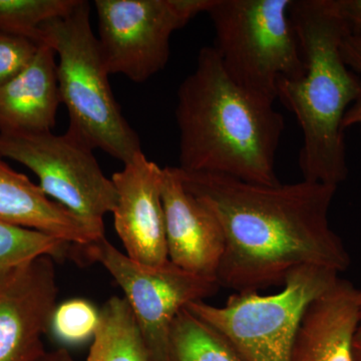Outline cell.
<instances>
[{"mask_svg":"<svg viewBox=\"0 0 361 361\" xmlns=\"http://www.w3.org/2000/svg\"><path fill=\"white\" fill-rule=\"evenodd\" d=\"M176 168L187 191L211 211L222 229L221 287L235 293L259 292L283 285L301 266L338 273L350 266L348 249L329 223L338 187L306 180L266 186Z\"/></svg>","mask_w":361,"mask_h":361,"instance_id":"obj_1","label":"cell"},{"mask_svg":"<svg viewBox=\"0 0 361 361\" xmlns=\"http://www.w3.org/2000/svg\"><path fill=\"white\" fill-rule=\"evenodd\" d=\"M177 99L180 170L280 184L276 156L283 116L274 104L236 84L215 47L199 51L196 68L180 84Z\"/></svg>","mask_w":361,"mask_h":361,"instance_id":"obj_2","label":"cell"},{"mask_svg":"<svg viewBox=\"0 0 361 361\" xmlns=\"http://www.w3.org/2000/svg\"><path fill=\"white\" fill-rule=\"evenodd\" d=\"M290 16L305 63L298 80H281L278 96L302 130L303 180L338 187L348 179L344 116L361 96V78L344 63L348 26L332 0H293Z\"/></svg>","mask_w":361,"mask_h":361,"instance_id":"obj_3","label":"cell"},{"mask_svg":"<svg viewBox=\"0 0 361 361\" xmlns=\"http://www.w3.org/2000/svg\"><path fill=\"white\" fill-rule=\"evenodd\" d=\"M40 32L42 42L59 56L56 75L70 118L68 132L123 164L132 160L142 152L141 142L114 97L90 25V2L80 0L68 16L44 23Z\"/></svg>","mask_w":361,"mask_h":361,"instance_id":"obj_4","label":"cell"},{"mask_svg":"<svg viewBox=\"0 0 361 361\" xmlns=\"http://www.w3.org/2000/svg\"><path fill=\"white\" fill-rule=\"evenodd\" d=\"M293 0H214L207 11L215 47L230 78L265 101L281 80H298L305 63L292 23Z\"/></svg>","mask_w":361,"mask_h":361,"instance_id":"obj_5","label":"cell"},{"mask_svg":"<svg viewBox=\"0 0 361 361\" xmlns=\"http://www.w3.org/2000/svg\"><path fill=\"white\" fill-rule=\"evenodd\" d=\"M338 278L334 270L301 266L287 275L276 294L234 293L224 306L197 301L186 308L219 332L244 361H290L306 308Z\"/></svg>","mask_w":361,"mask_h":361,"instance_id":"obj_6","label":"cell"},{"mask_svg":"<svg viewBox=\"0 0 361 361\" xmlns=\"http://www.w3.org/2000/svg\"><path fill=\"white\" fill-rule=\"evenodd\" d=\"M92 149L68 130L65 135L0 134L1 158L30 169L49 198L104 237V217L115 210L116 190Z\"/></svg>","mask_w":361,"mask_h":361,"instance_id":"obj_7","label":"cell"},{"mask_svg":"<svg viewBox=\"0 0 361 361\" xmlns=\"http://www.w3.org/2000/svg\"><path fill=\"white\" fill-rule=\"evenodd\" d=\"M87 256L108 270L125 293L141 332L149 361H172L171 329L188 304L220 290L216 278L194 274L168 261L160 266L135 262L104 238L85 246Z\"/></svg>","mask_w":361,"mask_h":361,"instance_id":"obj_8","label":"cell"},{"mask_svg":"<svg viewBox=\"0 0 361 361\" xmlns=\"http://www.w3.org/2000/svg\"><path fill=\"white\" fill-rule=\"evenodd\" d=\"M214 0H96L99 40L110 75L141 84L166 68L171 37Z\"/></svg>","mask_w":361,"mask_h":361,"instance_id":"obj_9","label":"cell"},{"mask_svg":"<svg viewBox=\"0 0 361 361\" xmlns=\"http://www.w3.org/2000/svg\"><path fill=\"white\" fill-rule=\"evenodd\" d=\"M59 289L54 257L0 272V361H39L47 353Z\"/></svg>","mask_w":361,"mask_h":361,"instance_id":"obj_10","label":"cell"},{"mask_svg":"<svg viewBox=\"0 0 361 361\" xmlns=\"http://www.w3.org/2000/svg\"><path fill=\"white\" fill-rule=\"evenodd\" d=\"M161 175L163 168L142 151L111 177L116 190V232L126 255L140 264L160 266L169 261Z\"/></svg>","mask_w":361,"mask_h":361,"instance_id":"obj_11","label":"cell"},{"mask_svg":"<svg viewBox=\"0 0 361 361\" xmlns=\"http://www.w3.org/2000/svg\"><path fill=\"white\" fill-rule=\"evenodd\" d=\"M161 193L169 261L188 272L217 279L225 246L219 222L187 191L176 167L163 168Z\"/></svg>","mask_w":361,"mask_h":361,"instance_id":"obj_12","label":"cell"},{"mask_svg":"<svg viewBox=\"0 0 361 361\" xmlns=\"http://www.w3.org/2000/svg\"><path fill=\"white\" fill-rule=\"evenodd\" d=\"M358 292L338 278L308 305L291 349L290 361H353Z\"/></svg>","mask_w":361,"mask_h":361,"instance_id":"obj_13","label":"cell"},{"mask_svg":"<svg viewBox=\"0 0 361 361\" xmlns=\"http://www.w3.org/2000/svg\"><path fill=\"white\" fill-rule=\"evenodd\" d=\"M56 52L42 42L25 70L0 87V134L51 132L61 104Z\"/></svg>","mask_w":361,"mask_h":361,"instance_id":"obj_14","label":"cell"},{"mask_svg":"<svg viewBox=\"0 0 361 361\" xmlns=\"http://www.w3.org/2000/svg\"><path fill=\"white\" fill-rule=\"evenodd\" d=\"M0 219L78 246H89L104 238L65 207L51 200L26 176L7 166L1 157Z\"/></svg>","mask_w":361,"mask_h":361,"instance_id":"obj_15","label":"cell"},{"mask_svg":"<svg viewBox=\"0 0 361 361\" xmlns=\"http://www.w3.org/2000/svg\"><path fill=\"white\" fill-rule=\"evenodd\" d=\"M87 361H149L141 332L125 297L114 296L99 311Z\"/></svg>","mask_w":361,"mask_h":361,"instance_id":"obj_16","label":"cell"},{"mask_svg":"<svg viewBox=\"0 0 361 361\" xmlns=\"http://www.w3.org/2000/svg\"><path fill=\"white\" fill-rule=\"evenodd\" d=\"M172 361H244L219 332L184 308L171 329Z\"/></svg>","mask_w":361,"mask_h":361,"instance_id":"obj_17","label":"cell"},{"mask_svg":"<svg viewBox=\"0 0 361 361\" xmlns=\"http://www.w3.org/2000/svg\"><path fill=\"white\" fill-rule=\"evenodd\" d=\"M80 0H0V30L42 44L40 27L65 18Z\"/></svg>","mask_w":361,"mask_h":361,"instance_id":"obj_18","label":"cell"},{"mask_svg":"<svg viewBox=\"0 0 361 361\" xmlns=\"http://www.w3.org/2000/svg\"><path fill=\"white\" fill-rule=\"evenodd\" d=\"M68 245L51 235L0 219V272L13 269L42 256L54 257Z\"/></svg>","mask_w":361,"mask_h":361,"instance_id":"obj_19","label":"cell"},{"mask_svg":"<svg viewBox=\"0 0 361 361\" xmlns=\"http://www.w3.org/2000/svg\"><path fill=\"white\" fill-rule=\"evenodd\" d=\"M99 323V311L85 299H71L59 304L52 314L54 336L65 343H82L94 337Z\"/></svg>","mask_w":361,"mask_h":361,"instance_id":"obj_20","label":"cell"},{"mask_svg":"<svg viewBox=\"0 0 361 361\" xmlns=\"http://www.w3.org/2000/svg\"><path fill=\"white\" fill-rule=\"evenodd\" d=\"M39 45L27 37L0 30V87L32 63Z\"/></svg>","mask_w":361,"mask_h":361,"instance_id":"obj_21","label":"cell"},{"mask_svg":"<svg viewBox=\"0 0 361 361\" xmlns=\"http://www.w3.org/2000/svg\"><path fill=\"white\" fill-rule=\"evenodd\" d=\"M332 4L349 35H361V0H332Z\"/></svg>","mask_w":361,"mask_h":361,"instance_id":"obj_22","label":"cell"},{"mask_svg":"<svg viewBox=\"0 0 361 361\" xmlns=\"http://www.w3.org/2000/svg\"><path fill=\"white\" fill-rule=\"evenodd\" d=\"M341 51L346 66L361 75V35H346L342 40Z\"/></svg>","mask_w":361,"mask_h":361,"instance_id":"obj_23","label":"cell"},{"mask_svg":"<svg viewBox=\"0 0 361 361\" xmlns=\"http://www.w3.org/2000/svg\"><path fill=\"white\" fill-rule=\"evenodd\" d=\"M353 126L361 127V96L346 111L343 123H342V128L344 130Z\"/></svg>","mask_w":361,"mask_h":361,"instance_id":"obj_24","label":"cell"},{"mask_svg":"<svg viewBox=\"0 0 361 361\" xmlns=\"http://www.w3.org/2000/svg\"><path fill=\"white\" fill-rule=\"evenodd\" d=\"M353 361H361V290L358 292V322L353 337Z\"/></svg>","mask_w":361,"mask_h":361,"instance_id":"obj_25","label":"cell"},{"mask_svg":"<svg viewBox=\"0 0 361 361\" xmlns=\"http://www.w3.org/2000/svg\"><path fill=\"white\" fill-rule=\"evenodd\" d=\"M39 361H75L68 350L61 348L47 353Z\"/></svg>","mask_w":361,"mask_h":361,"instance_id":"obj_26","label":"cell"}]
</instances>
